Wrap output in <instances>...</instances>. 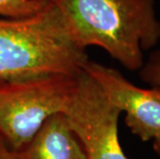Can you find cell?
Returning a JSON list of instances; mask_svg holds the SVG:
<instances>
[{
    "label": "cell",
    "mask_w": 160,
    "mask_h": 159,
    "mask_svg": "<svg viewBox=\"0 0 160 159\" xmlns=\"http://www.w3.org/2000/svg\"><path fill=\"white\" fill-rule=\"evenodd\" d=\"M138 74L142 82L151 87H160V48L152 50L138 70Z\"/></svg>",
    "instance_id": "ba28073f"
},
{
    "label": "cell",
    "mask_w": 160,
    "mask_h": 159,
    "mask_svg": "<svg viewBox=\"0 0 160 159\" xmlns=\"http://www.w3.org/2000/svg\"><path fill=\"white\" fill-rule=\"evenodd\" d=\"M0 159H17L13 151L8 148L1 135H0Z\"/></svg>",
    "instance_id": "9c48e42d"
},
{
    "label": "cell",
    "mask_w": 160,
    "mask_h": 159,
    "mask_svg": "<svg viewBox=\"0 0 160 159\" xmlns=\"http://www.w3.org/2000/svg\"><path fill=\"white\" fill-rule=\"evenodd\" d=\"M13 153L17 159H86L64 113L47 119L31 140Z\"/></svg>",
    "instance_id": "8992f818"
},
{
    "label": "cell",
    "mask_w": 160,
    "mask_h": 159,
    "mask_svg": "<svg viewBox=\"0 0 160 159\" xmlns=\"http://www.w3.org/2000/svg\"><path fill=\"white\" fill-rule=\"evenodd\" d=\"M84 69L99 85L108 99L125 113V124L132 134L142 142L152 141L160 134V87H138L119 70L90 59Z\"/></svg>",
    "instance_id": "5b68a950"
},
{
    "label": "cell",
    "mask_w": 160,
    "mask_h": 159,
    "mask_svg": "<svg viewBox=\"0 0 160 159\" xmlns=\"http://www.w3.org/2000/svg\"><path fill=\"white\" fill-rule=\"evenodd\" d=\"M153 142V149H154L155 153L158 155L160 158V134H158L157 137H155L152 140Z\"/></svg>",
    "instance_id": "30bf717a"
},
{
    "label": "cell",
    "mask_w": 160,
    "mask_h": 159,
    "mask_svg": "<svg viewBox=\"0 0 160 159\" xmlns=\"http://www.w3.org/2000/svg\"><path fill=\"white\" fill-rule=\"evenodd\" d=\"M81 49L99 47L131 72L160 40L155 0H50Z\"/></svg>",
    "instance_id": "6da1fadb"
},
{
    "label": "cell",
    "mask_w": 160,
    "mask_h": 159,
    "mask_svg": "<svg viewBox=\"0 0 160 159\" xmlns=\"http://www.w3.org/2000/svg\"><path fill=\"white\" fill-rule=\"evenodd\" d=\"M79 138L86 159H129L119 140L116 107L89 73L83 69L63 112Z\"/></svg>",
    "instance_id": "277c9868"
},
{
    "label": "cell",
    "mask_w": 160,
    "mask_h": 159,
    "mask_svg": "<svg viewBox=\"0 0 160 159\" xmlns=\"http://www.w3.org/2000/svg\"><path fill=\"white\" fill-rule=\"evenodd\" d=\"M88 61L50 0L32 16L0 18V82L77 76Z\"/></svg>",
    "instance_id": "7a4b0ae2"
},
{
    "label": "cell",
    "mask_w": 160,
    "mask_h": 159,
    "mask_svg": "<svg viewBox=\"0 0 160 159\" xmlns=\"http://www.w3.org/2000/svg\"><path fill=\"white\" fill-rule=\"evenodd\" d=\"M77 77L0 82V135L11 150L22 148L47 119L65 111Z\"/></svg>",
    "instance_id": "3957f363"
},
{
    "label": "cell",
    "mask_w": 160,
    "mask_h": 159,
    "mask_svg": "<svg viewBox=\"0 0 160 159\" xmlns=\"http://www.w3.org/2000/svg\"><path fill=\"white\" fill-rule=\"evenodd\" d=\"M48 0H0V18H24L39 12Z\"/></svg>",
    "instance_id": "52a82bcc"
}]
</instances>
